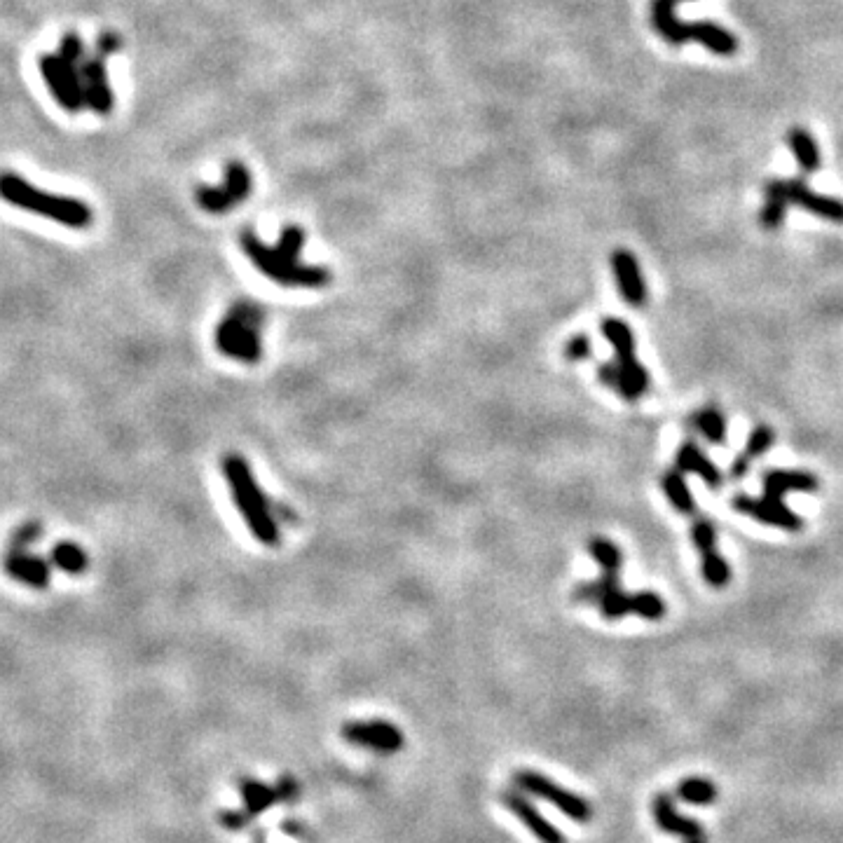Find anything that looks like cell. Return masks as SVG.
I'll list each match as a JSON object with an SVG mask.
<instances>
[{"label": "cell", "mask_w": 843, "mask_h": 843, "mask_svg": "<svg viewBox=\"0 0 843 843\" xmlns=\"http://www.w3.org/2000/svg\"><path fill=\"white\" fill-rule=\"evenodd\" d=\"M0 197L12 204V207L43 216L47 221H57L73 230H85L94 221V211L87 202L66 195L45 193V190L36 188L24 176L12 174V171L0 174Z\"/></svg>", "instance_id": "cell-1"}, {"label": "cell", "mask_w": 843, "mask_h": 843, "mask_svg": "<svg viewBox=\"0 0 843 843\" xmlns=\"http://www.w3.org/2000/svg\"><path fill=\"white\" fill-rule=\"evenodd\" d=\"M221 466H223L225 478H228V483H230L237 509L244 516L253 537L265 546H277L279 544L277 518H274L270 502H267L263 490L258 488L256 478H253L251 474L249 462H246L244 457L235 455V452H230V455L223 457Z\"/></svg>", "instance_id": "cell-2"}, {"label": "cell", "mask_w": 843, "mask_h": 843, "mask_svg": "<svg viewBox=\"0 0 843 843\" xmlns=\"http://www.w3.org/2000/svg\"><path fill=\"white\" fill-rule=\"evenodd\" d=\"M682 0H651V26L668 45L680 47L684 43H701L719 57H729L738 50V40L722 26L712 22L684 24L677 19L675 8Z\"/></svg>", "instance_id": "cell-3"}, {"label": "cell", "mask_w": 843, "mask_h": 843, "mask_svg": "<svg viewBox=\"0 0 843 843\" xmlns=\"http://www.w3.org/2000/svg\"><path fill=\"white\" fill-rule=\"evenodd\" d=\"M265 312L251 300H239L230 307V312L221 319L216 328V347L218 352L230 356V359L253 363L260 361L263 347H260L258 331L263 326Z\"/></svg>", "instance_id": "cell-4"}, {"label": "cell", "mask_w": 843, "mask_h": 843, "mask_svg": "<svg viewBox=\"0 0 843 843\" xmlns=\"http://www.w3.org/2000/svg\"><path fill=\"white\" fill-rule=\"evenodd\" d=\"M239 242H242V249L246 256L251 258V263L256 265L260 272L267 274L272 281H277L279 286L324 289V286L331 284V272H328L326 267L289 263V260L281 258L277 251L260 242L253 230H244L242 235H239Z\"/></svg>", "instance_id": "cell-5"}, {"label": "cell", "mask_w": 843, "mask_h": 843, "mask_svg": "<svg viewBox=\"0 0 843 843\" xmlns=\"http://www.w3.org/2000/svg\"><path fill=\"white\" fill-rule=\"evenodd\" d=\"M513 787L520 792L530 794V797L544 799L548 804L558 808L560 813H565L567 818L574 822H588L593 818V806L591 801L581 797V794H574L551 780L544 773L532 771V769H518L513 773Z\"/></svg>", "instance_id": "cell-6"}, {"label": "cell", "mask_w": 843, "mask_h": 843, "mask_svg": "<svg viewBox=\"0 0 843 843\" xmlns=\"http://www.w3.org/2000/svg\"><path fill=\"white\" fill-rule=\"evenodd\" d=\"M38 66L54 101H57L66 113L78 115L82 108H87L78 64H71V61L61 57L59 52H47L40 57Z\"/></svg>", "instance_id": "cell-7"}, {"label": "cell", "mask_w": 843, "mask_h": 843, "mask_svg": "<svg viewBox=\"0 0 843 843\" xmlns=\"http://www.w3.org/2000/svg\"><path fill=\"white\" fill-rule=\"evenodd\" d=\"M253 178L246 164L232 160L225 164V176L221 185H200L195 200L207 214L221 216L235 209V204L246 202L251 197Z\"/></svg>", "instance_id": "cell-8"}, {"label": "cell", "mask_w": 843, "mask_h": 843, "mask_svg": "<svg viewBox=\"0 0 843 843\" xmlns=\"http://www.w3.org/2000/svg\"><path fill=\"white\" fill-rule=\"evenodd\" d=\"M766 200H776L783 204H797L808 214H815L820 218H827L832 223H843V202L834 197L813 193L801 178L792 181H769L764 185Z\"/></svg>", "instance_id": "cell-9"}, {"label": "cell", "mask_w": 843, "mask_h": 843, "mask_svg": "<svg viewBox=\"0 0 843 843\" xmlns=\"http://www.w3.org/2000/svg\"><path fill=\"white\" fill-rule=\"evenodd\" d=\"M600 328H602V335H605L609 345L614 347L616 366H619L623 373L628 375V380L633 382L637 389H640V394L647 392L649 373H647V368H644L642 363L637 361L635 338H633V331H630V326L621 319L607 317L605 321H602Z\"/></svg>", "instance_id": "cell-10"}, {"label": "cell", "mask_w": 843, "mask_h": 843, "mask_svg": "<svg viewBox=\"0 0 843 843\" xmlns=\"http://www.w3.org/2000/svg\"><path fill=\"white\" fill-rule=\"evenodd\" d=\"M342 738L347 743L366 747L380 755H394L403 747V733L396 724L385 719H368V722H347L342 726Z\"/></svg>", "instance_id": "cell-11"}, {"label": "cell", "mask_w": 843, "mask_h": 843, "mask_svg": "<svg viewBox=\"0 0 843 843\" xmlns=\"http://www.w3.org/2000/svg\"><path fill=\"white\" fill-rule=\"evenodd\" d=\"M502 804L506 806V811L516 815L520 825H523L539 843H567V836L532 804V799L527 797L525 792L516 790V787H509V790L502 792Z\"/></svg>", "instance_id": "cell-12"}, {"label": "cell", "mask_w": 843, "mask_h": 843, "mask_svg": "<svg viewBox=\"0 0 843 843\" xmlns=\"http://www.w3.org/2000/svg\"><path fill=\"white\" fill-rule=\"evenodd\" d=\"M80 78L82 89H85L87 108H92L97 115H111L115 108V94L111 78H108L106 59H101L99 54L85 57V61L80 64Z\"/></svg>", "instance_id": "cell-13"}, {"label": "cell", "mask_w": 843, "mask_h": 843, "mask_svg": "<svg viewBox=\"0 0 843 843\" xmlns=\"http://www.w3.org/2000/svg\"><path fill=\"white\" fill-rule=\"evenodd\" d=\"M612 270L616 286H619L623 300L630 307H642L647 303V284H644L640 263H637L633 253L626 249H616L612 253Z\"/></svg>", "instance_id": "cell-14"}, {"label": "cell", "mask_w": 843, "mask_h": 843, "mask_svg": "<svg viewBox=\"0 0 843 843\" xmlns=\"http://www.w3.org/2000/svg\"><path fill=\"white\" fill-rule=\"evenodd\" d=\"M733 509L745 513V516H752L757 520H762L766 525H776V527H783L787 532H799L804 523H801V518L797 513H792L790 509L783 502H778V499H762V502H757V499H750L745 495H740L733 499Z\"/></svg>", "instance_id": "cell-15"}, {"label": "cell", "mask_w": 843, "mask_h": 843, "mask_svg": "<svg viewBox=\"0 0 843 843\" xmlns=\"http://www.w3.org/2000/svg\"><path fill=\"white\" fill-rule=\"evenodd\" d=\"M3 567L19 584L38 588V591L50 586V565H47L40 555L26 551H8L3 560Z\"/></svg>", "instance_id": "cell-16"}, {"label": "cell", "mask_w": 843, "mask_h": 843, "mask_svg": "<svg viewBox=\"0 0 843 843\" xmlns=\"http://www.w3.org/2000/svg\"><path fill=\"white\" fill-rule=\"evenodd\" d=\"M818 490V478L808 471H769L764 476L766 499H778L783 502L787 492H815Z\"/></svg>", "instance_id": "cell-17"}, {"label": "cell", "mask_w": 843, "mask_h": 843, "mask_svg": "<svg viewBox=\"0 0 843 843\" xmlns=\"http://www.w3.org/2000/svg\"><path fill=\"white\" fill-rule=\"evenodd\" d=\"M651 808H654V818L656 822H659V827L663 829V832H670L675 836H687V841L703 836L701 825L691 818H682V815L675 811L673 799H670L668 794H656Z\"/></svg>", "instance_id": "cell-18"}, {"label": "cell", "mask_w": 843, "mask_h": 843, "mask_svg": "<svg viewBox=\"0 0 843 843\" xmlns=\"http://www.w3.org/2000/svg\"><path fill=\"white\" fill-rule=\"evenodd\" d=\"M675 464L680 474H698L712 490L722 488V474H719L717 466L698 450L696 443H684L680 452H677Z\"/></svg>", "instance_id": "cell-19"}, {"label": "cell", "mask_w": 843, "mask_h": 843, "mask_svg": "<svg viewBox=\"0 0 843 843\" xmlns=\"http://www.w3.org/2000/svg\"><path fill=\"white\" fill-rule=\"evenodd\" d=\"M239 797L244 801V808L253 818L260 813L270 811V808L281 801V794L277 785H265L256 778H242L239 780Z\"/></svg>", "instance_id": "cell-20"}, {"label": "cell", "mask_w": 843, "mask_h": 843, "mask_svg": "<svg viewBox=\"0 0 843 843\" xmlns=\"http://www.w3.org/2000/svg\"><path fill=\"white\" fill-rule=\"evenodd\" d=\"M787 143H790L794 157H797L799 167L804 174H813V171L820 169V153L818 146H815L813 136L806 132V129L794 127L787 134Z\"/></svg>", "instance_id": "cell-21"}, {"label": "cell", "mask_w": 843, "mask_h": 843, "mask_svg": "<svg viewBox=\"0 0 843 843\" xmlns=\"http://www.w3.org/2000/svg\"><path fill=\"white\" fill-rule=\"evenodd\" d=\"M50 560L52 565H57L59 570L66 574H82L89 565L85 548L73 544V541H59V544L52 548Z\"/></svg>", "instance_id": "cell-22"}, {"label": "cell", "mask_w": 843, "mask_h": 843, "mask_svg": "<svg viewBox=\"0 0 843 843\" xmlns=\"http://www.w3.org/2000/svg\"><path fill=\"white\" fill-rule=\"evenodd\" d=\"M614 591H621L619 574L605 572L600 579L588 581V584H579L574 588V600L586 602V605H600V600L607 598V595Z\"/></svg>", "instance_id": "cell-23"}, {"label": "cell", "mask_w": 843, "mask_h": 843, "mask_svg": "<svg viewBox=\"0 0 843 843\" xmlns=\"http://www.w3.org/2000/svg\"><path fill=\"white\" fill-rule=\"evenodd\" d=\"M663 490H666V497L670 499V504H673L677 511L687 513V516H694L696 513L694 495L689 492L680 471H668V474L663 476Z\"/></svg>", "instance_id": "cell-24"}, {"label": "cell", "mask_w": 843, "mask_h": 843, "mask_svg": "<svg viewBox=\"0 0 843 843\" xmlns=\"http://www.w3.org/2000/svg\"><path fill=\"white\" fill-rule=\"evenodd\" d=\"M598 378L600 382H605L607 387H612L616 394L621 396V399L626 401H637L640 399V389H637L633 382L628 380V375L623 373V370L616 366V363H605V366L598 368Z\"/></svg>", "instance_id": "cell-25"}, {"label": "cell", "mask_w": 843, "mask_h": 843, "mask_svg": "<svg viewBox=\"0 0 843 843\" xmlns=\"http://www.w3.org/2000/svg\"><path fill=\"white\" fill-rule=\"evenodd\" d=\"M691 424H696L698 431L708 438L710 443H724L726 438V420L717 408H703L701 413L691 417Z\"/></svg>", "instance_id": "cell-26"}, {"label": "cell", "mask_w": 843, "mask_h": 843, "mask_svg": "<svg viewBox=\"0 0 843 843\" xmlns=\"http://www.w3.org/2000/svg\"><path fill=\"white\" fill-rule=\"evenodd\" d=\"M588 553L593 555L595 562H598L602 570L619 574L623 553L619 546L612 544V541L602 539V537H593L591 541H588Z\"/></svg>", "instance_id": "cell-27"}, {"label": "cell", "mask_w": 843, "mask_h": 843, "mask_svg": "<svg viewBox=\"0 0 843 843\" xmlns=\"http://www.w3.org/2000/svg\"><path fill=\"white\" fill-rule=\"evenodd\" d=\"M677 794H680V799L687 801V804L705 806V804H712V801L717 799V787H715V783H710V780L689 778V780H684L680 787H677Z\"/></svg>", "instance_id": "cell-28"}, {"label": "cell", "mask_w": 843, "mask_h": 843, "mask_svg": "<svg viewBox=\"0 0 843 843\" xmlns=\"http://www.w3.org/2000/svg\"><path fill=\"white\" fill-rule=\"evenodd\" d=\"M305 237H307L305 230L300 228V225H286V228L281 230L279 242L277 246H274V251H277L284 260H289V263H298L300 253H303V246H305Z\"/></svg>", "instance_id": "cell-29"}, {"label": "cell", "mask_w": 843, "mask_h": 843, "mask_svg": "<svg viewBox=\"0 0 843 843\" xmlns=\"http://www.w3.org/2000/svg\"><path fill=\"white\" fill-rule=\"evenodd\" d=\"M703 577L712 588H724L729 584L731 570L722 555H717L715 551L703 553Z\"/></svg>", "instance_id": "cell-30"}, {"label": "cell", "mask_w": 843, "mask_h": 843, "mask_svg": "<svg viewBox=\"0 0 843 843\" xmlns=\"http://www.w3.org/2000/svg\"><path fill=\"white\" fill-rule=\"evenodd\" d=\"M633 612L647 621H659L666 614V605H663L661 595L644 591L633 595Z\"/></svg>", "instance_id": "cell-31"}, {"label": "cell", "mask_w": 843, "mask_h": 843, "mask_svg": "<svg viewBox=\"0 0 843 843\" xmlns=\"http://www.w3.org/2000/svg\"><path fill=\"white\" fill-rule=\"evenodd\" d=\"M598 607L602 616L609 621L623 619V616L633 612V595H626L623 591H614V593H609L607 598H602Z\"/></svg>", "instance_id": "cell-32"}, {"label": "cell", "mask_w": 843, "mask_h": 843, "mask_svg": "<svg viewBox=\"0 0 843 843\" xmlns=\"http://www.w3.org/2000/svg\"><path fill=\"white\" fill-rule=\"evenodd\" d=\"M773 438H776V436H773V431L769 427H757L750 434V438H747V445H745L743 455L747 459H755L759 455H764V452L769 450L771 445H773Z\"/></svg>", "instance_id": "cell-33"}, {"label": "cell", "mask_w": 843, "mask_h": 843, "mask_svg": "<svg viewBox=\"0 0 843 843\" xmlns=\"http://www.w3.org/2000/svg\"><path fill=\"white\" fill-rule=\"evenodd\" d=\"M691 539H694V544L701 553L715 551V539H717L715 525L708 523V520H698V523L691 527Z\"/></svg>", "instance_id": "cell-34"}, {"label": "cell", "mask_w": 843, "mask_h": 843, "mask_svg": "<svg viewBox=\"0 0 843 843\" xmlns=\"http://www.w3.org/2000/svg\"><path fill=\"white\" fill-rule=\"evenodd\" d=\"M591 340H588L586 333H579V335H572L570 340H567L565 345V359L577 363V361H586L591 359Z\"/></svg>", "instance_id": "cell-35"}, {"label": "cell", "mask_w": 843, "mask_h": 843, "mask_svg": "<svg viewBox=\"0 0 843 843\" xmlns=\"http://www.w3.org/2000/svg\"><path fill=\"white\" fill-rule=\"evenodd\" d=\"M59 54L64 59L71 61V64H82L85 61V45H82V38L78 33H66L64 38H61V45H59Z\"/></svg>", "instance_id": "cell-36"}, {"label": "cell", "mask_w": 843, "mask_h": 843, "mask_svg": "<svg viewBox=\"0 0 843 843\" xmlns=\"http://www.w3.org/2000/svg\"><path fill=\"white\" fill-rule=\"evenodd\" d=\"M40 534H43V527L40 523H26L19 527V530L12 534V541H10V551H24L26 546L33 544Z\"/></svg>", "instance_id": "cell-37"}, {"label": "cell", "mask_w": 843, "mask_h": 843, "mask_svg": "<svg viewBox=\"0 0 843 843\" xmlns=\"http://www.w3.org/2000/svg\"><path fill=\"white\" fill-rule=\"evenodd\" d=\"M122 50V36L115 31H104L101 36L97 38V52L101 59H111L113 54H118Z\"/></svg>", "instance_id": "cell-38"}, {"label": "cell", "mask_w": 843, "mask_h": 843, "mask_svg": "<svg viewBox=\"0 0 843 843\" xmlns=\"http://www.w3.org/2000/svg\"><path fill=\"white\" fill-rule=\"evenodd\" d=\"M251 820H253V815L249 811H246L244 806L239 808V811H225V813H221V825L225 829H232V832H239V829L249 827Z\"/></svg>", "instance_id": "cell-39"}, {"label": "cell", "mask_w": 843, "mask_h": 843, "mask_svg": "<svg viewBox=\"0 0 843 843\" xmlns=\"http://www.w3.org/2000/svg\"><path fill=\"white\" fill-rule=\"evenodd\" d=\"M752 466V459H747L745 455H740L736 462H733V469H731V478H743L747 476V471H750Z\"/></svg>", "instance_id": "cell-40"}, {"label": "cell", "mask_w": 843, "mask_h": 843, "mask_svg": "<svg viewBox=\"0 0 843 843\" xmlns=\"http://www.w3.org/2000/svg\"><path fill=\"white\" fill-rule=\"evenodd\" d=\"M687 843H705V836H698V839H689Z\"/></svg>", "instance_id": "cell-41"}]
</instances>
